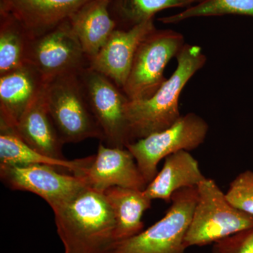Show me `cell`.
<instances>
[{"instance_id": "cell-1", "label": "cell", "mask_w": 253, "mask_h": 253, "mask_svg": "<svg viewBox=\"0 0 253 253\" xmlns=\"http://www.w3.org/2000/svg\"><path fill=\"white\" fill-rule=\"evenodd\" d=\"M64 253H110L116 221L104 194L86 186L52 210Z\"/></svg>"}, {"instance_id": "cell-2", "label": "cell", "mask_w": 253, "mask_h": 253, "mask_svg": "<svg viewBox=\"0 0 253 253\" xmlns=\"http://www.w3.org/2000/svg\"><path fill=\"white\" fill-rule=\"evenodd\" d=\"M175 71L149 99L130 101L126 118L131 143L167 129L181 117L179 98L188 82L206 63L201 46L186 44L176 56Z\"/></svg>"}, {"instance_id": "cell-3", "label": "cell", "mask_w": 253, "mask_h": 253, "mask_svg": "<svg viewBox=\"0 0 253 253\" xmlns=\"http://www.w3.org/2000/svg\"><path fill=\"white\" fill-rule=\"evenodd\" d=\"M79 73H68L46 82L44 94L55 127L63 144L95 138L102 131L86 99Z\"/></svg>"}, {"instance_id": "cell-4", "label": "cell", "mask_w": 253, "mask_h": 253, "mask_svg": "<svg viewBox=\"0 0 253 253\" xmlns=\"http://www.w3.org/2000/svg\"><path fill=\"white\" fill-rule=\"evenodd\" d=\"M198 200L185 236L186 247L204 246L253 226V216L233 207L214 179L198 186Z\"/></svg>"}, {"instance_id": "cell-5", "label": "cell", "mask_w": 253, "mask_h": 253, "mask_svg": "<svg viewBox=\"0 0 253 253\" xmlns=\"http://www.w3.org/2000/svg\"><path fill=\"white\" fill-rule=\"evenodd\" d=\"M197 200V187L176 191L164 217L136 236L117 243L110 253H185V236Z\"/></svg>"}, {"instance_id": "cell-6", "label": "cell", "mask_w": 253, "mask_h": 253, "mask_svg": "<svg viewBox=\"0 0 253 253\" xmlns=\"http://www.w3.org/2000/svg\"><path fill=\"white\" fill-rule=\"evenodd\" d=\"M209 131L207 122L199 115L189 113L167 129L131 142L126 149L134 156L138 168L149 184L158 174V166L181 151H192L204 144Z\"/></svg>"}, {"instance_id": "cell-7", "label": "cell", "mask_w": 253, "mask_h": 253, "mask_svg": "<svg viewBox=\"0 0 253 253\" xmlns=\"http://www.w3.org/2000/svg\"><path fill=\"white\" fill-rule=\"evenodd\" d=\"M184 37L172 30H154L141 43L122 90L130 101L149 99L167 78L165 68L185 45Z\"/></svg>"}, {"instance_id": "cell-8", "label": "cell", "mask_w": 253, "mask_h": 253, "mask_svg": "<svg viewBox=\"0 0 253 253\" xmlns=\"http://www.w3.org/2000/svg\"><path fill=\"white\" fill-rule=\"evenodd\" d=\"M86 99L110 147L130 144L126 107L129 99L109 78L88 66L79 73Z\"/></svg>"}, {"instance_id": "cell-9", "label": "cell", "mask_w": 253, "mask_h": 253, "mask_svg": "<svg viewBox=\"0 0 253 253\" xmlns=\"http://www.w3.org/2000/svg\"><path fill=\"white\" fill-rule=\"evenodd\" d=\"M27 62L38 69L46 83L62 75L80 73L89 66L69 20L32 40Z\"/></svg>"}, {"instance_id": "cell-10", "label": "cell", "mask_w": 253, "mask_h": 253, "mask_svg": "<svg viewBox=\"0 0 253 253\" xmlns=\"http://www.w3.org/2000/svg\"><path fill=\"white\" fill-rule=\"evenodd\" d=\"M0 178L10 189L38 195L52 210L86 186L78 176L47 165L0 164Z\"/></svg>"}, {"instance_id": "cell-11", "label": "cell", "mask_w": 253, "mask_h": 253, "mask_svg": "<svg viewBox=\"0 0 253 253\" xmlns=\"http://www.w3.org/2000/svg\"><path fill=\"white\" fill-rule=\"evenodd\" d=\"M75 176L88 187L101 193L113 186L144 191L148 185L129 150L102 143L96 154L86 157L84 167Z\"/></svg>"}, {"instance_id": "cell-12", "label": "cell", "mask_w": 253, "mask_h": 253, "mask_svg": "<svg viewBox=\"0 0 253 253\" xmlns=\"http://www.w3.org/2000/svg\"><path fill=\"white\" fill-rule=\"evenodd\" d=\"M156 28L150 19L127 29H116L89 63V67L123 89L141 43Z\"/></svg>"}, {"instance_id": "cell-13", "label": "cell", "mask_w": 253, "mask_h": 253, "mask_svg": "<svg viewBox=\"0 0 253 253\" xmlns=\"http://www.w3.org/2000/svg\"><path fill=\"white\" fill-rule=\"evenodd\" d=\"M90 1L0 0V13L14 18L34 39L58 27Z\"/></svg>"}, {"instance_id": "cell-14", "label": "cell", "mask_w": 253, "mask_h": 253, "mask_svg": "<svg viewBox=\"0 0 253 253\" xmlns=\"http://www.w3.org/2000/svg\"><path fill=\"white\" fill-rule=\"evenodd\" d=\"M45 84L41 73L29 63L0 76V123L14 127Z\"/></svg>"}, {"instance_id": "cell-15", "label": "cell", "mask_w": 253, "mask_h": 253, "mask_svg": "<svg viewBox=\"0 0 253 253\" xmlns=\"http://www.w3.org/2000/svg\"><path fill=\"white\" fill-rule=\"evenodd\" d=\"M44 88L28 106L13 129L26 144L38 152L54 158L66 159L63 145L46 105Z\"/></svg>"}, {"instance_id": "cell-16", "label": "cell", "mask_w": 253, "mask_h": 253, "mask_svg": "<svg viewBox=\"0 0 253 253\" xmlns=\"http://www.w3.org/2000/svg\"><path fill=\"white\" fill-rule=\"evenodd\" d=\"M206 178L197 160L189 151H181L165 158L162 169L146 186L144 193L151 201L170 203L176 191L198 187Z\"/></svg>"}, {"instance_id": "cell-17", "label": "cell", "mask_w": 253, "mask_h": 253, "mask_svg": "<svg viewBox=\"0 0 253 253\" xmlns=\"http://www.w3.org/2000/svg\"><path fill=\"white\" fill-rule=\"evenodd\" d=\"M109 4L110 0H91L68 19L89 63L117 29V22L110 14Z\"/></svg>"}, {"instance_id": "cell-18", "label": "cell", "mask_w": 253, "mask_h": 253, "mask_svg": "<svg viewBox=\"0 0 253 253\" xmlns=\"http://www.w3.org/2000/svg\"><path fill=\"white\" fill-rule=\"evenodd\" d=\"M103 194L114 215L116 242L129 239L144 230L142 217L152 202L146 197L144 191L113 186Z\"/></svg>"}, {"instance_id": "cell-19", "label": "cell", "mask_w": 253, "mask_h": 253, "mask_svg": "<svg viewBox=\"0 0 253 253\" xmlns=\"http://www.w3.org/2000/svg\"><path fill=\"white\" fill-rule=\"evenodd\" d=\"M86 158L81 159H54L38 152L16 134L11 126L0 123V164L11 166L47 165L76 174L85 164Z\"/></svg>"}, {"instance_id": "cell-20", "label": "cell", "mask_w": 253, "mask_h": 253, "mask_svg": "<svg viewBox=\"0 0 253 253\" xmlns=\"http://www.w3.org/2000/svg\"><path fill=\"white\" fill-rule=\"evenodd\" d=\"M31 36L9 15L1 14L0 24V76L27 63Z\"/></svg>"}, {"instance_id": "cell-21", "label": "cell", "mask_w": 253, "mask_h": 253, "mask_svg": "<svg viewBox=\"0 0 253 253\" xmlns=\"http://www.w3.org/2000/svg\"><path fill=\"white\" fill-rule=\"evenodd\" d=\"M204 0H116L118 17L126 26V29L153 19L160 11L172 8H187Z\"/></svg>"}, {"instance_id": "cell-22", "label": "cell", "mask_w": 253, "mask_h": 253, "mask_svg": "<svg viewBox=\"0 0 253 253\" xmlns=\"http://www.w3.org/2000/svg\"><path fill=\"white\" fill-rule=\"evenodd\" d=\"M226 15L253 17V0H204L178 14L158 20L165 24H174L190 18Z\"/></svg>"}, {"instance_id": "cell-23", "label": "cell", "mask_w": 253, "mask_h": 253, "mask_svg": "<svg viewBox=\"0 0 253 253\" xmlns=\"http://www.w3.org/2000/svg\"><path fill=\"white\" fill-rule=\"evenodd\" d=\"M225 196L233 207L253 216V171L246 170L240 173L230 183Z\"/></svg>"}, {"instance_id": "cell-24", "label": "cell", "mask_w": 253, "mask_h": 253, "mask_svg": "<svg viewBox=\"0 0 253 253\" xmlns=\"http://www.w3.org/2000/svg\"><path fill=\"white\" fill-rule=\"evenodd\" d=\"M214 245L221 253H253V226Z\"/></svg>"}, {"instance_id": "cell-25", "label": "cell", "mask_w": 253, "mask_h": 253, "mask_svg": "<svg viewBox=\"0 0 253 253\" xmlns=\"http://www.w3.org/2000/svg\"><path fill=\"white\" fill-rule=\"evenodd\" d=\"M221 253L220 252H219V250L217 249V248L215 246H213V248H212V253Z\"/></svg>"}]
</instances>
